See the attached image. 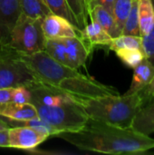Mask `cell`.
I'll use <instances>...</instances> for the list:
<instances>
[{
    "mask_svg": "<svg viewBox=\"0 0 154 155\" xmlns=\"http://www.w3.org/2000/svg\"><path fill=\"white\" fill-rule=\"evenodd\" d=\"M55 136L80 150L105 154H138L154 148V138L149 135L91 118L79 131Z\"/></svg>",
    "mask_w": 154,
    "mask_h": 155,
    "instance_id": "cell-1",
    "label": "cell"
},
{
    "mask_svg": "<svg viewBox=\"0 0 154 155\" xmlns=\"http://www.w3.org/2000/svg\"><path fill=\"white\" fill-rule=\"evenodd\" d=\"M89 118L109 124L129 128L137 112L143 107L140 93L107 95L89 100L82 104Z\"/></svg>",
    "mask_w": 154,
    "mask_h": 155,
    "instance_id": "cell-2",
    "label": "cell"
},
{
    "mask_svg": "<svg viewBox=\"0 0 154 155\" xmlns=\"http://www.w3.org/2000/svg\"><path fill=\"white\" fill-rule=\"evenodd\" d=\"M33 105L36 109L39 119L50 127L52 136L61 133L79 131L89 119L84 107L72 100L53 105L40 104Z\"/></svg>",
    "mask_w": 154,
    "mask_h": 155,
    "instance_id": "cell-3",
    "label": "cell"
},
{
    "mask_svg": "<svg viewBox=\"0 0 154 155\" xmlns=\"http://www.w3.org/2000/svg\"><path fill=\"white\" fill-rule=\"evenodd\" d=\"M20 59L38 83L51 86H57L65 78L83 74L77 69L56 61L44 50L21 54Z\"/></svg>",
    "mask_w": 154,
    "mask_h": 155,
    "instance_id": "cell-4",
    "label": "cell"
},
{
    "mask_svg": "<svg viewBox=\"0 0 154 155\" xmlns=\"http://www.w3.org/2000/svg\"><path fill=\"white\" fill-rule=\"evenodd\" d=\"M42 19L21 13L8 35V45L18 53L26 54L44 50L45 36L42 29Z\"/></svg>",
    "mask_w": 154,
    "mask_h": 155,
    "instance_id": "cell-5",
    "label": "cell"
},
{
    "mask_svg": "<svg viewBox=\"0 0 154 155\" xmlns=\"http://www.w3.org/2000/svg\"><path fill=\"white\" fill-rule=\"evenodd\" d=\"M21 54L0 40V88L28 86L35 78L20 59Z\"/></svg>",
    "mask_w": 154,
    "mask_h": 155,
    "instance_id": "cell-6",
    "label": "cell"
},
{
    "mask_svg": "<svg viewBox=\"0 0 154 155\" xmlns=\"http://www.w3.org/2000/svg\"><path fill=\"white\" fill-rule=\"evenodd\" d=\"M56 87L69 99L81 105L92 99L120 94L114 87L103 84L84 74L65 78Z\"/></svg>",
    "mask_w": 154,
    "mask_h": 155,
    "instance_id": "cell-7",
    "label": "cell"
},
{
    "mask_svg": "<svg viewBox=\"0 0 154 155\" xmlns=\"http://www.w3.org/2000/svg\"><path fill=\"white\" fill-rule=\"evenodd\" d=\"M50 135L26 125L10 126L8 128L9 148L33 150L44 143Z\"/></svg>",
    "mask_w": 154,
    "mask_h": 155,
    "instance_id": "cell-8",
    "label": "cell"
},
{
    "mask_svg": "<svg viewBox=\"0 0 154 155\" xmlns=\"http://www.w3.org/2000/svg\"><path fill=\"white\" fill-rule=\"evenodd\" d=\"M42 29L46 39L81 36V31L70 21L54 13L47 15L42 19Z\"/></svg>",
    "mask_w": 154,
    "mask_h": 155,
    "instance_id": "cell-9",
    "label": "cell"
},
{
    "mask_svg": "<svg viewBox=\"0 0 154 155\" xmlns=\"http://www.w3.org/2000/svg\"><path fill=\"white\" fill-rule=\"evenodd\" d=\"M61 39L64 46L66 64L77 70L85 66L87 59L93 49L81 38V36Z\"/></svg>",
    "mask_w": 154,
    "mask_h": 155,
    "instance_id": "cell-10",
    "label": "cell"
},
{
    "mask_svg": "<svg viewBox=\"0 0 154 155\" xmlns=\"http://www.w3.org/2000/svg\"><path fill=\"white\" fill-rule=\"evenodd\" d=\"M21 13L19 0H0V40L7 43L8 35Z\"/></svg>",
    "mask_w": 154,
    "mask_h": 155,
    "instance_id": "cell-11",
    "label": "cell"
},
{
    "mask_svg": "<svg viewBox=\"0 0 154 155\" xmlns=\"http://www.w3.org/2000/svg\"><path fill=\"white\" fill-rule=\"evenodd\" d=\"M0 116L7 120L25 121L38 118L35 107L31 103L6 102L0 104Z\"/></svg>",
    "mask_w": 154,
    "mask_h": 155,
    "instance_id": "cell-12",
    "label": "cell"
},
{
    "mask_svg": "<svg viewBox=\"0 0 154 155\" xmlns=\"http://www.w3.org/2000/svg\"><path fill=\"white\" fill-rule=\"evenodd\" d=\"M81 38L92 49L95 46L109 47L113 40V37L94 20H90L81 30Z\"/></svg>",
    "mask_w": 154,
    "mask_h": 155,
    "instance_id": "cell-13",
    "label": "cell"
},
{
    "mask_svg": "<svg viewBox=\"0 0 154 155\" xmlns=\"http://www.w3.org/2000/svg\"><path fill=\"white\" fill-rule=\"evenodd\" d=\"M130 88L124 94H133L143 91L153 79L154 65L146 58L143 59L134 69Z\"/></svg>",
    "mask_w": 154,
    "mask_h": 155,
    "instance_id": "cell-14",
    "label": "cell"
},
{
    "mask_svg": "<svg viewBox=\"0 0 154 155\" xmlns=\"http://www.w3.org/2000/svg\"><path fill=\"white\" fill-rule=\"evenodd\" d=\"M132 128L145 135L150 136L152 134H153L154 101L141 107L134 116Z\"/></svg>",
    "mask_w": 154,
    "mask_h": 155,
    "instance_id": "cell-15",
    "label": "cell"
},
{
    "mask_svg": "<svg viewBox=\"0 0 154 155\" xmlns=\"http://www.w3.org/2000/svg\"><path fill=\"white\" fill-rule=\"evenodd\" d=\"M90 20L96 21L113 38L122 35V32L114 21L113 14L100 5H95L92 9L90 14Z\"/></svg>",
    "mask_w": 154,
    "mask_h": 155,
    "instance_id": "cell-16",
    "label": "cell"
},
{
    "mask_svg": "<svg viewBox=\"0 0 154 155\" xmlns=\"http://www.w3.org/2000/svg\"><path fill=\"white\" fill-rule=\"evenodd\" d=\"M140 35H147L154 25V5L152 0H137Z\"/></svg>",
    "mask_w": 154,
    "mask_h": 155,
    "instance_id": "cell-17",
    "label": "cell"
},
{
    "mask_svg": "<svg viewBox=\"0 0 154 155\" xmlns=\"http://www.w3.org/2000/svg\"><path fill=\"white\" fill-rule=\"evenodd\" d=\"M69 10L74 15L78 29L81 31L90 20V13L86 0H65Z\"/></svg>",
    "mask_w": 154,
    "mask_h": 155,
    "instance_id": "cell-18",
    "label": "cell"
},
{
    "mask_svg": "<svg viewBox=\"0 0 154 155\" xmlns=\"http://www.w3.org/2000/svg\"><path fill=\"white\" fill-rule=\"evenodd\" d=\"M22 14L33 18H44L52 12L43 0H19Z\"/></svg>",
    "mask_w": 154,
    "mask_h": 155,
    "instance_id": "cell-19",
    "label": "cell"
},
{
    "mask_svg": "<svg viewBox=\"0 0 154 155\" xmlns=\"http://www.w3.org/2000/svg\"><path fill=\"white\" fill-rule=\"evenodd\" d=\"M108 48L113 52L118 49H141L143 50V38L142 36H137V35H121L115 38H113Z\"/></svg>",
    "mask_w": 154,
    "mask_h": 155,
    "instance_id": "cell-20",
    "label": "cell"
},
{
    "mask_svg": "<svg viewBox=\"0 0 154 155\" xmlns=\"http://www.w3.org/2000/svg\"><path fill=\"white\" fill-rule=\"evenodd\" d=\"M133 1V0H115L113 4L112 14L121 32L123 31L125 21L131 12Z\"/></svg>",
    "mask_w": 154,
    "mask_h": 155,
    "instance_id": "cell-21",
    "label": "cell"
},
{
    "mask_svg": "<svg viewBox=\"0 0 154 155\" xmlns=\"http://www.w3.org/2000/svg\"><path fill=\"white\" fill-rule=\"evenodd\" d=\"M114 52L121 61L132 69H134L146 58L143 51L141 49H118Z\"/></svg>",
    "mask_w": 154,
    "mask_h": 155,
    "instance_id": "cell-22",
    "label": "cell"
},
{
    "mask_svg": "<svg viewBox=\"0 0 154 155\" xmlns=\"http://www.w3.org/2000/svg\"><path fill=\"white\" fill-rule=\"evenodd\" d=\"M122 35H140V25H139V16H138V3L137 0L133 1L131 12L128 18L125 21L123 25Z\"/></svg>",
    "mask_w": 154,
    "mask_h": 155,
    "instance_id": "cell-23",
    "label": "cell"
},
{
    "mask_svg": "<svg viewBox=\"0 0 154 155\" xmlns=\"http://www.w3.org/2000/svg\"><path fill=\"white\" fill-rule=\"evenodd\" d=\"M56 61L66 64L65 60V53H64V46L62 39H46L44 42V49Z\"/></svg>",
    "mask_w": 154,
    "mask_h": 155,
    "instance_id": "cell-24",
    "label": "cell"
},
{
    "mask_svg": "<svg viewBox=\"0 0 154 155\" xmlns=\"http://www.w3.org/2000/svg\"><path fill=\"white\" fill-rule=\"evenodd\" d=\"M43 1L44 2V4L47 5V7L50 9V11L52 13H54L55 15H59L66 18L78 29L77 23H76L74 15H72L71 11L69 10L65 0H43Z\"/></svg>",
    "mask_w": 154,
    "mask_h": 155,
    "instance_id": "cell-25",
    "label": "cell"
},
{
    "mask_svg": "<svg viewBox=\"0 0 154 155\" xmlns=\"http://www.w3.org/2000/svg\"><path fill=\"white\" fill-rule=\"evenodd\" d=\"M154 5V0H152ZM143 50L145 54V57L154 65V25L151 32L143 36Z\"/></svg>",
    "mask_w": 154,
    "mask_h": 155,
    "instance_id": "cell-26",
    "label": "cell"
},
{
    "mask_svg": "<svg viewBox=\"0 0 154 155\" xmlns=\"http://www.w3.org/2000/svg\"><path fill=\"white\" fill-rule=\"evenodd\" d=\"M11 102L26 104L31 102V94L27 86H16L13 87L12 91V100Z\"/></svg>",
    "mask_w": 154,
    "mask_h": 155,
    "instance_id": "cell-27",
    "label": "cell"
},
{
    "mask_svg": "<svg viewBox=\"0 0 154 155\" xmlns=\"http://www.w3.org/2000/svg\"><path fill=\"white\" fill-rule=\"evenodd\" d=\"M140 94L143 99V106L152 103L154 101V77L151 81V83L143 90L140 92Z\"/></svg>",
    "mask_w": 154,
    "mask_h": 155,
    "instance_id": "cell-28",
    "label": "cell"
},
{
    "mask_svg": "<svg viewBox=\"0 0 154 155\" xmlns=\"http://www.w3.org/2000/svg\"><path fill=\"white\" fill-rule=\"evenodd\" d=\"M13 87L10 88H0V104L10 102L12 100Z\"/></svg>",
    "mask_w": 154,
    "mask_h": 155,
    "instance_id": "cell-29",
    "label": "cell"
},
{
    "mask_svg": "<svg viewBox=\"0 0 154 155\" xmlns=\"http://www.w3.org/2000/svg\"><path fill=\"white\" fill-rule=\"evenodd\" d=\"M0 148H9L8 129L0 130Z\"/></svg>",
    "mask_w": 154,
    "mask_h": 155,
    "instance_id": "cell-30",
    "label": "cell"
},
{
    "mask_svg": "<svg viewBox=\"0 0 154 155\" xmlns=\"http://www.w3.org/2000/svg\"><path fill=\"white\" fill-rule=\"evenodd\" d=\"M114 2H115V0H96L95 5H100L103 6L104 8H106L108 11H110L112 13Z\"/></svg>",
    "mask_w": 154,
    "mask_h": 155,
    "instance_id": "cell-31",
    "label": "cell"
},
{
    "mask_svg": "<svg viewBox=\"0 0 154 155\" xmlns=\"http://www.w3.org/2000/svg\"><path fill=\"white\" fill-rule=\"evenodd\" d=\"M10 126H9V124H7V122L6 121H4L3 119H2V117L0 116V130H6V129H8Z\"/></svg>",
    "mask_w": 154,
    "mask_h": 155,
    "instance_id": "cell-32",
    "label": "cell"
},
{
    "mask_svg": "<svg viewBox=\"0 0 154 155\" xmlns=\"http://www.w3.org/2000/svg\"><path fill=\"white\" fill-rule=\"evenodd\" d=\"M87 1V5H88V9H89V13L91 14L92 9L93 8V6L95 5V1L96 0H86Z\"/></svg>",
    "mask_w": 154,
    "mask_h": 155,
    "instance_id": "cell-33",
    "label": "cell"
}]
</instances>
